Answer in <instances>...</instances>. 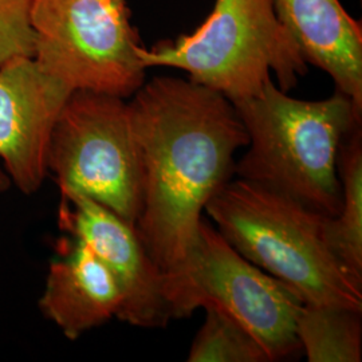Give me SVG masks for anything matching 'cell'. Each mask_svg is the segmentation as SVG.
<instances>
[{
  "mask_svg": "<svg viewBox=\"0 0 362 362\" xmlns=\"http://www.w3.org/2000/svg\"><path fill=\"white\" fill-rule=\"evenodd\" d=\"M47 170L59 192L83 194L136 226L143 168L125 98L73 91L52 129Z\"/></svg>",
  "mask_w": 362,
  "mask_h": 362,
  "instance_id": "7",
  "label": "cell"
},
{
  "mask_svg": "<svg viewBox=\"0 0 362 362\" xmlns=\"http://www.w3.org/2000/svg\"><path fill=\"white\" fill-rule=\"evenodd\" d=\"M129 103L143 168L137 233L163 272L192 246L208 200L233 173L248 145L235 105L191 79L156 77Z\"/></svg>",
  "mask_w": 362,
  "mask_h": 362,
  "instance_id": "1",
  "label": "cell"
},
{
  "mask_svg": "<svg viewBox=\"0 0 362 362\" xmlns=\"http://www.w3.org/2000/svg\"><path fill=\"white\" fill-rule=\"evenodd\" d=\"M204 310L206 321L194 337L188 361H272L262 344L242 325L215 308Z\"/></svg>",
  "mask_w": 362,
  "mask_h": 362,
  "instance_id": "14",
  "label": "cell"
},
{
  "mask_svg": "<svg viewBox=\"0 0 362 362\" xmlns=\"http://www.w3.org/2000/svg\"><path fill=\"white\" fill-rule=\"evenodd\" d=\"M305 61L326 71L362 109V27L339 0H272Z\"/></svg>",
  "mask_w": 362,
  "mask_h": 362,
  "instance_id": "11",
  "label": "cell"
},
{
  "mask_svg": "<svg viewBox=\"0 0 362 362\" xmlns=\"http://www.w3.org/2000/svg\"><path fill=\"white\" fill-rule=\"evenodd\" d=\"M172 320L215 308L258 339L272 361L300 349L297 291L240 255L207 220L202 219L185 258L164 272Z\"/></svg>",
  "mask_w": 362,
  "mask_h": 362,
  "instance_id": "5",
  "label": "cell"
},
{
  "mask_svg": "<svg viewBox=\"0 0 362 362\" xmlns=\"http://www.w3.org/2000/svg\"><path fill=\"white\" fill-rule=\"evenodd\" d=\"M223 238L303 302L362 313V282L326 245V215L257 182L226 181L204 208Z\"/></svg>",
  "mask_w": 362,
  "mask_h": 362,
  "instance_id": "3",
  "label": "cell"
},
{
  "mask_svg": "<svg viewBox=\"0 0 362 362\" xmlns=\"http://www.w3.org/2000/svg\"><path fill=\"white\" fill-rule=\"evenodd\" d=\"M71 93L33 57L0 65V161L19 192L37 194L49 177L52 129Z\"/></svg>",
  "mask_w": 362,
  "mask_h": 362,
  "instance_id": "9",
  "label": "cell"
},
{
  "mask_svg": "<svg viewBox=\"0 0 362 362\" xmlns=\"http://www.w3.org/2000/svg\"><path fill=\"white\" fill-rule=\"evenodd\" d=\"M235 105L248 151L233 172L334 218L342 206L338 153L361 124L362 109L344 93L320 101L293 98L270 81Z\"/></svg>",
  "mask_w": 362,
  "mask_h": 362,
  "instance_id": "2",
  "label": "cell"
},
{
  "mask_svg": "<svg viewBox=\"0 0 362 362\" xmlns=\"http://www.w3.org/2000/svg\"><path fill=\"white\" fill-rule=\"evenodd\" d=\"M58 250L38 306L67 339L76 341L117 317L122 297L115 276L90 247L66 235Z\"/></svg>",
  "mask_w": 362,
  "mask_h": 362,
  "instance_id": "10",
  "label": "cell"
},
{
  "mask_svg": "<svg viewBox=\"0 0 362 362\" xmlns=\"http://www.w3.org/2000/svg\"><path fill=\"white\" fill-rule=\"evenodd\" d=\"M30 6L31 0H0V65L34 55Z\"/></svg>",
  "mask_w": 362,
  "mask_h": 362,
  "instance_id": "15",
  "label": "cell"
},
{
  "mask_svg": "<svg viewBox=\"0 0 362 362\" xmlns=\"http://www.w3.org/2000/svg\"><path fill=\"white\" fill-rule=\"evenodd\" d=\"M296 330L308 361H361V311L303 302Z\"/></svg>",
  "mask_w": 362,
  "mask_h": 362,
  "instance_id": "13",
  "label": "cell"
},
{
  "mask_svg": "<svg viewBox=\"0 0 362 362\" xmlns=\"http://www.w3.org/2000/svg\"><path fill=\"white\" fill-rule=\"evenodd\" d=\"M38 65L71 91L129 98L144 85L143 47L125 0H31Z\"/></svg>",
  "mask_w": 362,
  "mask_h": 362,
  "instance_id": "6",
  "label": "cell"
},
{
  "mask_svg": "<svg viewBox=\"0 0 362 362\" xmlns=\"http://www.w3.org/2000/svg\"><path fill=\"white\" fill-rule=\"evenodd\" d=\"M59 227L90 247L112 272L122 302L117 320L136 327H164L172 320L164 272L151 258L136 226L89 197L61 192Z\"/></svg>",
  "mask_w": 362,
  "mask_h": 362,
  "instance_id": "8",
  "label": "cell"
},
{
  "mask_svg": "<svg viewBox=\"0 0 362 362\" xmlns=\"http://www.w3.org/2000/svg\"><path fill=\"white\" fill-rule=\"evenodd\" d=\"M144 66L175 67L233 104L252 98L272 81L288 91L308 73L294 38L276 16L272 0H216L192 34L140 49Z\"/></svg>",
  "mask_w": 362,
  "mask_h": 362,
  "instance_id": "4",
  "label": "cell"
},
{
  "mask_svg": "<svg viewBox=\"0 0 362 362\" xmlns=\"http://www.w3.org/2000/svg\"><path fill=\"white\" fill-rule=\"evenodd\" d=\"M342 206L325 220V242L348 272L362 282V139L357 127L338 153Z\"/></svg>",
  "mask_w": 362,
  "mask_h": 362,
  "instance_id": "12",
  "label": "cell"
},
{
  "mask_svg": "<svg viewBox=\"0 0 362 362\" xmlns=\"http://www.w3.org/2000/svg\"><path fill=\"white\" fill-rule=\"evenodd\" d=\"M11 187H13V185H11V182H10L8 176L6 175L4 169L0 167V199L6 194V192H7Z\"/></svg>",
  "mask_w": 362,
  "mask_h": 362,
  "instance_id": "16",
  "label": "cell"
}]
</instances>
